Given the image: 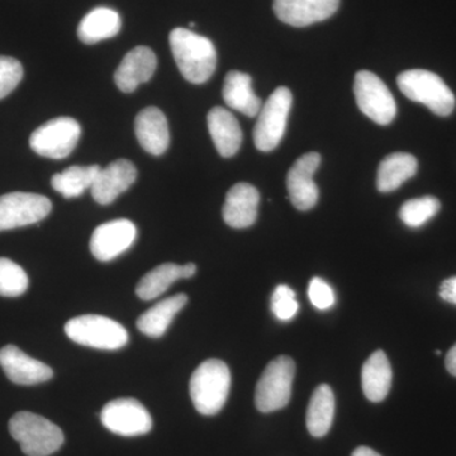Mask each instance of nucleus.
I'll return each mask as SVG.
<instances>
[{
	"instance_id": "obj_1",
	"label": "nucleus",
	"mask_w": 456,
	"mask_h": 456,
	"mask_svg": "<svg viewBox=\"0 0 456 456\" xmlns=\"http://www.w3.org/2000/svg\"><path fill=\"white\" fill-rule=\"evenodd\" d=\"M170 47L179 71L189 83L203 84L211 79L217 66L215 45L188 28L173 29Z\"/></svg>"
},
{
	"instance_id": "obj_2",
	"label": "nucleus",
	"mask_w": 456,
	"mask_h": 456,
	"mask_svg": "<svg viewBox=\"0 0 456 456\" xmlns=\"http://www.w3.org/2000/svg\"><path fill=\"white\" fill-rule=\"evenodd\" d=\"M230 388V369L217 359L202 362L191 375L189 383L194 407L204 416H215L220 412L226 403Z\"/></svg>"
},
{
	"instance_id": "obj_3",
	"label": "nucleus",
	"mask_w": 456,
	"mask_h": 456,
	"mask_svg": "<svg viewBox=\"0 0 456 456\" xmlns=\"http://www.w3.org/2000/svg\"><path fill=\"white\" fill-rule=\"evenodd\" d=\"M9 432L27 456H50L64 444V432L49 419L31 412H18L9 421Z\"/></svg>"
},
{
	"instance_id": "obj_4",
	"label": "nucleus",
	"mask_w": 456,
	"mask_h": 456,
	"mask_svg": "<svg viewBox=\"0 0 456 456\" xmlns=\"http://www.w3.org/2000/svg\"><path fill=\"white\" fill-rule=\"evenodd\" d=\"M397 83L408 99L425 104L437 116L448 117L454 110V93L439 75L422 69H413L399 75Z\"/></svg>"
},
{
	"instance_id": "obj_5",
	"label": "nucleus",
	"mask_w": 456,
	"mask_h": 456,
	"mask_svg": "<svg viewBox=\"0 0 456 456\" xmlns=\"http://www.w3.org/2000/svg\"><path fill=\"white\" fill-rule=\"evenodd\" d=\"M65 332L70 340L94 349L118 350L128 342L127 330L121 323L98 314H84L68 321Z\"/></svg>"
},
{
	"instance_id": "obj_6",
	"label": "nucleus",
	"mask_w": 456,
	"mask_h": 456,
	"mask_svg": "<svg viewBox=\"0 0 456 456\" xmlns=\"http://www.w3.org/2000/svg\"><path fill=\"white\" fill-rule=\"evenodd\" d=\"M296 364L289 356H278L261 374L255 391V404L260 412L281 410L292 397Z\"/></svg>"
},
{
	"instance_id": "obj_7",
	"label": "nucleus",
	"mask_w": 456,
	"mask_h": 456,
	"mask_svg": "<svg viewBox=\"0 0 456 456\" xmlns=\"http://www.w3.org/2000/svg\"><path fill=\"white\" fill-rule=\"evenodd\" d=\"M292 103V92L285 86H279L263 104L253 134L255 146L259 151L269 152L277 149L283 139Z\"/></svg>"
},
{
	"instance_id": "obj_8",
	"label": "nucleus",
	"mask_w": 456,
	"mask_h": 456,
	"mask_svg": "<svg viewBox=\"0 0 456 456\" xmlns=\"http://www.w3.org/2000/svg\"><path fill=\"white\" fill-rule=\"evenodd\" d=\"M82 136V127L70 117H59L33 132L29 145L36 154L61 160L74 151Z\"/></svg>"
},
{
	"instance_id": "obj_9",
	"label": "nucleus",
	"mask_w": 456,
	"mask_h": 456,
	"mask_svg": "<svg viewBox=\"0 0 456 456\" xmlns=\"http://www.w3.org/2000/svg\"><path fill=\"white\" fill-rule=\"evenodd\" d=\"M354 94L360 110L378 125H389L397 116V104L391 90L370 71L362 70L355 75Z\"/></svg>"
},
{
	"instance_id": "obj_10",
	"label": "nucleus",
	"mask_w": 456,
	"mask_h": 456,
	"mask_svg": "<svg viewBox=\"0 0 456 456\" xmlns=\"http://www.w3.org/2000/svg\"><path fill=\"white\" fill-rule=\"evenodd\" d=\"M104 428L121 436L134 437L151 431L152 419L141 402L134 398H119L107 403L101 412Z\"/></svg>"
},
{
	"instance_id": "obj_11",
	"label": "nucleus",
	"mask_w": 456,
	"mask_h": 456,
	"mask_svg": "<svg viewBox=\"0 0 456 456\" xmlns=\"http://www.w3.org/2000/svg\"><path fill=\"white\" fill-rule=\"evenodd\" d=\"M53 209L49 198L13 191L0 197V231L28 226L46 218Z\"/></svg>"
},
{
	"instance_id": "obj_12",
	"label": "nucleus",
	"mask_w": 456,
	"mask_h": 456,
	"mask_svg": "<svg viewBox=\"0 0 456 456\" xmlns=\"http://www.w3.org/2000/svg\"><path fill=\"white\" fill-rule=\"evenodd\" d=\"M137 228L130 220L106 222L95 228L90 239V251L99 261H110L127 251L134 245Z\"/></svg>"
},
{
	"instance_id": "obj_13",
	"label": "nucleus",
	"mask_w": 456,
	"mask_h": 456,
	"mask_svg": "<svg viewBox=\"0 0 456 456\" xmlns=\"http://www.w3.org/2000/svg\"><path fill=\"white\" fill-rule=\"evenodd\" d=\"M320 164V154L308 152L301 156L288 171V194L290 202L299 211H310L317 204L318 187L314 176Z\"/></svg>"
},
{
	"instance_id": "obj_14",
	"label": "nucleus",
	"mask_w": 456,
	"mask_h": 456,
	"mask_svg": "<svg viewBox=\"0 0 456 456\" xmlns=\"http://www.w3.org/2000/svg\"><path fill=\"white\" fill-rule=\"evenodd\" d=\"M340 0H274L273 9L281 22L307 27L334 16Z\"/></svg>"
},
{
	"instance_id": "obj_15",
	"label": "nucleus",
	"mask_w": 456,
	"mask_h": 456,
	"mask_svg": "<svg viewBox=\"0 0 456 456\" xmlns=\"http://www.w3.org/2000/svg\"><path fill=\"white\" fill-rule=\"evenodd\" d=\"M0 367L11 382L20 386L45 383L53 375L49 365L31 358L14 345H7L0 350Z\"/></svg>"
},
{
	"instance_id": "obj_16",
	"label": "nucleus",
	"mask_w": 456,
	"mask_h": 456,
	"mask_svg": "<svg viewBox=\"0 0 456 456\" xmlns=\"http://www.w3.org/2000/svg\"><path fill=\"white\" fill-rule=\"evenodd\" d=\"M137 179V169L131 161L119 159L99 171L90 191L99 204L113 203Z\"/></svg>"
},
{
	"instance_id": "obj_17",
	"label": "nucleus",
	"mask_w": 456,
	"mask_h": 456,
	"mask_svg": "<svg viewBox=\"0 0 456 456\" xmlns=\"http://www.w3.org/2000/svg\"><path fill=\"white\" fill-rule=\"evenodd\" d=\"M158 65L154 51L146 46H137L123 57L114 74V82L119 90L132 93L141 84L151 79Z\"/></svg>"
},
{
	"instance_id": "obj_18",
	"label": "nucleus",
	"mask_w": 456,
	"mask_h": 456,
	"mask_svg": "<svg viewBox=\"0 0 456 456\" xmlns=\"http://www.w3.org/2000/svg\"><path fill=\"white\" fill-rule=\"evenodd\" d=\"M260 194L254 185L237 183L228 191L222 216L228 226L246 228L253 226L257 218Z\"/></svg>"
},
{
	"instance_id": "obj_19",
	"label": "nucleus",
	"mask_w": 456,
	"mask_h": 456,
	"mask_svg": "<svg viewBox=\"0 0 456 456\" xmlns=\"http://www.w3.org/2000/svg\"><path fill=\"white\" fill-rule=\"evenodd\" d=\"M134 131L139 143L149 154L163 155L170 145L167 117L159 108L147 107L137 114Z\"/></svg>"
},
{
	"instance_id": "obj_20",
	"label": "nucleus",
	"mask_w": 456,
	"mask_h": 456,
	"mask_svg": "<svg viewBox=\"0 0 456 456\" xmlns=\"http://www.w3.org/2000/svg\"><path fill=\"white\" fill-rule=\"evenodd\" d=\"M207 123L218 154L224 158L236 155L242 145V131L236 117L224 108L215 107L209 110Z\"/></svg>"
},
{
	"instance_id": "obj_21",
	"label": "nucleus",
	"mask_w": 456,
	"mask_h": 456,
	"mask_svg": "<svg viewBox=\"0 0 456 456\" xmlns=\"http://www.w3.org/2000/svg\"><path fill=\"white\" fill-rule=\"evenodd\" d=\"M222 95L228 107L248 117H256L263 107V102L255 94L253 79L241 71L232 70L226 75Z\"/></svg>"
},
{
	"instance_id": "obj_22",
	"label": "nucleus",
	"mask_w": 456,
	"mask_h": 456,
	"mask_svg": "<svg viewBox=\"0 0 456 456\" xmlns=\"http://www.w3.org/2000/svg\"><path fill=\"white\" fill-rule=\"evenodd\" d=\"M362 392L371 402H382L392 386L391 362L382 350L375 351L362 370Z\"/></svg>"
},
{
	"instance_id": "obj_23",
	"label": "nucleus",
	"mask_w": 456,
	"mask_h": 456,
	"mask_svg": "<svg viewBox=\"0 0 456 456\" xmlns=\"http://www.w3.org/2000/svg\"><path fill=\"white\" fill-rule=\"evenodd\" d=\"M122 20L118 12L106 7H98L90 11L83 18L77 27V36L80 41L86 45L108 40L121 31Z\"/></svg>"
},
{
	"instance_id": "obj_24",
	"label": "nucleus",
	"mask_w": 456,
	"mask_h": 456,
	"mask_svg": "<svg viewBox=\"0 0 456 456\" xmlns=\"http://www.w3.org/2000/svg\"><path fill=\"white\" fill-rule=\"evenodd\" d=\"M417 159L407 152H395L384 158L377 174V188L380 193L397 191L417 173Z\"/></svg>"
},
{
	"instance_id": "obj_25",
	"label": "nucleus",
	"mask_w": 456,
	"mask_h": 456,
	"mask_svg": "<svg viewBox=\"0 0 456 456\" xmlns=\"http://www.w3.org/2000/svg\"><path fill=\"white\" fill-rule=\"evenodd\" d=\"M187 302L188 297L180 293L156 303L154 307L141 314L137 320V327L149 338H161L173 322L174 317L185 307Z\"/></svg>"
},
{
	"instance_id": "obj_26",
	"label": "nucleus",
	"mask_w": 456,
	"mask_h": 456,
	"mask_svg": "<svg viewBox=\"0 0 456 456\" xmlns=\"http://www.w3.org/2000/svg\"><path fill=\"white\" fill-rule=\"evenodd\" d=\"M335 416V395L327 384H321L312 395L307 410V428L312 436L322 437L331 428Z\"/></svg>"
},
{
	"instance_id": "obj_27",
	"label": "nucleus",
	"mask_w": 456,
	"mask_h": 456,
	"mask_svg": "<svg viewBox=\"0 0 456 456\" xmlns=\"http://www.w3.org/2000/svg\"><path fill=\"white\" fill-rule=\"evenodd\" d=\"M99 171H101V167L98 165H90V167L75 165V167H68L62 173L55 174L51 179V185L57 193L68 200L80 197L92 188Z\"/></svg>"
},
{
	"instance_id": "obj_28",
	"label": "nucleus",
	"mask_w": 456,
	"mask_h": 456,
	"mask_svg": "<svg viewBox=\"0 0 456 456\" xmlns=\"http://www.w3.org/2000/svg\"><path fill=\"white\" fill-rule=\"evenodd\" d=\"M179 279H184L183 265L174 263L161 264L141 279L137 284L136 294L142 301H151L167 292Z\"/></svg>"
},
{
	"instance_id": "obj_29",
	"label": "nucleus",
	"mask_w": 456,
	"mask_h": 456,
	"mask_svg": "<svg viewBox=\"0 0 456 456\" xmlns=\"http://www.w3.org/2000/svg\"><path fill=\"white\" fill-rule=\"evenodd\" d=\"M440 200L437 198L426 196L407 200L399 209V218L406 226L419 228L428 224L439 213Z\"/></svg>"
},
{
	"instance_id": "obj_30",
	"label": "nucleus",
	"mask_w": 456,
	"mask_h": 456,
	"mask_svg": "<svg viewBox=\"0 0 456 456\" xmlns=\"http://www.w3.org/2000/svg\"><path fill=\"white\" fill-rule=\"evenodd\" d=\"M28 289V277L22 266L0 257V296L20 297Z\"/></svg>"
},
{
	"instance_id": "obj_31",
	"label": "nucleus",
	"mask_w": 456,
	"mask_h": 456,
	"mask_svg": "<svg viewBox=\"0 0 456 456\" xmlns=\"http://www.w3.org/2000/svg\"><path fill=\"white\" fill-rule=\"evenodd\" d=\"M298 310L299 305L292 288L285 284L278 285L272 297V311L275 317L281 321H290L296 317Z\"/></svg>"
},
{
	"instance_id": "obj_32",
	"label": "nucleus",
	"mask_w": 456,
	"mask_h": 456,
	"mask_svg": "<svg viewBox=\"0 0 456 456\" xmlns=\"http://www.w3.org/2000/svg\"><path fill=\"white\" fill-rule=\"evenodd\" d=\"M23 77V66L13 57L0 56V99L7 97Z\"/></svg>"
},
{
	"instance_id": "obj_33",
	"label": "nucleus",
	"mask_w": 456,
	"mask_h": 456,
	"mask_svg": "<svg viewBox=\"0 0 456 456\" xmlns=\"http://www.w3.org/2000/svg\"><path fill=\"white\" fill-rule=\"evenodd\" d=\"M308 297L312 305L321 311L329 310L336 301L334 289L321 278L312 279L308 288Z\"/></svg>"
},
{
	"instance_id": "obj_34",
	"label": "nucleus",
	"mask_w": 456,
	"mask_h": 456,
	"mask_svg": "<svg viewBox=\"0 0 456 456\" xmlns=\"http://www.w3.org/2000/svg\"><path fill=\"white\" fill-rule=\"evenodd\" d=\"M440 297L444 301L456 305V277L446 279L441 283Z\"/></svg>"
},
{
	"instance_id": "obj_35",
	"label": "nucleus",
	"mask_w": 456,
	"mask_h": 456,
	"mask_svg": "<svg viewBox=\"0 0 456 456\" xmlns=\"http://www.w3.org/2000/svg\"><path fill=\"white\" fill-rule=\"evenodd\" d=\"M446 369L450 374L456 377V344L449 350L445 359Z\"/></svg>"
},
{
	"instance_id": "obj_36",
	"label": "nucleus",
	"mask_w": 456,
	"mask_h": 456,
	"mask_svg": "<svg viewBox=\"0 0 456 456\" xmlns=\"http://www.w3.org/2000/svg\"><path fill=\"white\" fill-rule=\"evenodd\" d=\"M351 456H380L373 449L367 448V446H360V448L354 450Z\"/></svg>"
},
{
	"instance_id": "obj_37",
	"label": "nucleus",
	"mask_w": 456,
	"mask_h": 456,
	"mask_svg": "<svg viewBox=\"0 0 456 456\" xmlns=\"http://www.w3.org/2000/svg\"><path fill=\"white\" fill-rule=\"evenodd\" d=\"M183 270H184V279L194 277V274H196L197 272L196 264H185V265H183Z\"/></svg>"
},
{
	"instance_id": "obj_38",
	"label": "nucleus",
	"mask_w": 456,
	"mask_h": 456,
	"mask_svg": "<svg viewBox=\"0 0 456 456\" xmlns=\"http://www.w3.org/2000/svg\"><path fill=\"white\" fill-rule=\"evenodd\" d=\"M189 27H191V28H193V27H196V23L191 22L189 23Z\"/></svg>"
}]
</instances>
